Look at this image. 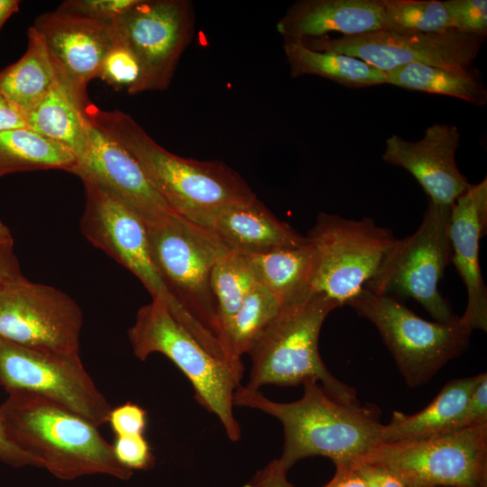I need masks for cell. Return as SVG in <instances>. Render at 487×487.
<instances>
[{
  "instance_id": "12",
  "label": "cell",
  "mask_w": 487,
  "mask_h": 487,
  "mask_svg": "<svg viewBox=\"0 0 487 487\" xmlns=\"http://www.w3.org/2000/svg\"><path fill=\"white\" fill-rule=\"evenodd\" d=\"M83 325L78 303L22 273L0 286V338L42 352L78 354Z\"/></svg>"
},
{
  "instance_id": "13",
  "label": "cell",
  "mask_w": 487,
  "mask_h": 487,
  "mask_svg": "<svg viewBox=\"0 0 487 487\" xmlns=\"http://www.w3.org/2000/svg\"><path fill=\"white\" fill-rule=\"evenodd\" d=\"M486 37L448 29L430 33L379 30L363 34L299 40L306 47L359 59L381 71L421 63L456 71L473 68Z\"/></svg>"
},
{
  "instance_id": "26",
  "label": "cell",
  "mask_w": 487,
  "mask_h": 487,
  "mask_svg": "<svg viewBox=\"0 0 487 487\" xmlns=\"http://www.w3.org/2000/svg\"><path fill=\"white\" fill-rule=\"evenodd\" d=\"M283 50L292 78L314 75L351 88L385 84L384 71L359 59L314 51L296 39H284Z\"/></svg>"
},
{
  "instance_id": "25",
  "label": "cell",
  "mask_w": 487,
  "mask_h": 487,
  "mask_svg": "<svg viewBox=\"0 0 487 487\" xmlns=\"http://www.w3.org/2000/svg\"><path fill=\"white\" fill-rule=\"evenodd\" d=\"M23 55L0 70V88L23 119L47 94L58 77L57 69L48 49L31 26Z\"/></svg>"
},
{
  "instance_id": "19",
  "label": "cell",
  "mask_w": 487,
  "mask_h": 487,
  "mask_svg": "<svg viewBox=\"0 0 487 487\" xmlns=\"http://www.w3.org/2000/svg\"><path fill=\"white\" fill-rule=\"evenodd\" d=\"M487 227V179L470 184L451 207L449 236L454 263L467 292L459 320L469 330H487V289L479 262V241Z\"/></svg>"
},
{
  "instance_id": "40",
  "label": "cell",
  "mask_w": 487,
  "mask_h": 487,
  "mask_svg": "<svg viewBox=\"0 0 487 487\" xmlns=\"http://www.w3.org/2000/svg\"><path fill=\"white\" fill-rule=\"evenodd\" d=\"M287 473L280 460L275 459L258 472L249 487H294L289 482Z\"/></svg>"
},
{
  "instance_id": "45",
  "label": "cell",
  "mask_w": 487,
  "mask_h": 487,
  "mask_svg": "<svg viewBox=\"0 0 487 487\" xmlns=\"http://www.w3.org/2000/svg\"><path fill=\"white\" fill-rule=\"evenodd\" d=\"M14 238L10 228L0 219V253L13 250Z\"/></svg>"
},
{
  "instance_id": "35",
  "label": "cell",
  "mask_w": 487,
  "mask_h": 487,
  "mask_svg": "<svg viewBox=\"0 0 487 487\" xmlns=\"http://www.w3.org/2000/svg\"><path fill=\"white\" fill-rule=\"evenodd\" d=\"M112 448L116 460L131 471L149 469L153 464L150 445L143 435L116 436Z\"/></svg>"
},
{
  "instance_id": "6",
  "label": "cell",
  "mask_w": 487,
  "mask_h": 487,
  "mask_svg": "<svg viewBox=\"0 0 487 487\" xmlns=\"http://www.w3.org/2000/svg\"><path fill=\"white\" fill-rule=\"evenodd\" d=\"M128 337L133 354L141 361L153 353L168 357L191 383L197 401L218 418L227 437L234 442L240 439L234 396L241 380L204 348L160 299L139 308Z\"/></svg>"
},
{
  "instance_id": "14",
  "label": "cell",
  "mask_w": 487,
  "mask_h": 487,
  "mask_svg": "<svg viewBox=\"0 0 487 487\" xmlns=\"http://www.w3.org/2000/svg\"><path fill=\"white\" fill-rule=\"evenodd\" d=\"M194 5L189 0H140L114 24L117 36L136 55L141 74L127 93L164 91L195 31Z\"/></svg>"
},
{
  "instance_id": "2",
  "label": "cell",
  "mask_w": 487,
  "mask_h": 487,
  "mask_svg": "<svg viewBox=\"0 0 487 487\" xmlns=\"http://www.w3.org/2000/svg\"><path fill=\"white\" fill-rule=\"evenodd\" d=\"M87 121L130 152L169 206L187 220L209 229L222 208L256 197L234 170L220 161L173 154L157 143L129 115L102 110L91 102Z\"/></svg>"
},
{
  "instance_id": "32",
  "label": "cell",
  "mask_w": 487,
  "mask_h": 487,
  "mask_svg": "<svg viewBox=\"0 0 487 487\" xmlns=\"http://www.w3.org/2000/svg\"><path fill=\"white\" fill-rule=\"evenodd\" d=\"M141 74L138 59L132 49L117 36V41L106 55L98 77L116 89L127 91L138 81Z\"/></svg>"
},
{
  "instance_id": "22",
  "label": "cell",
  "mask_w": 487,
  "mask_h": 487,
  "mask_svg": "<svg viewBox=\"0 0 487 487\" xmlns=\"http://www.w3.org/2000/svg\"><path fill=\"white\" fill-rule=\"evenodd\" d=\"M88 103L80 99L58 72L52 87L25 115L24 122L31 130L68 148L78 161L89 146V123L84 113Z\"/></svg>"
},
{
  "instance_id": "1",
  "label": "cell",
  "mask_w": 487,
  "mask_h": 487,
  "mask_svg": "<svg viewBox=\"0 0 487 487\" xmlns=\"http://www.w3.org/2000/svg\"><path fill=\"white\" fill-rule=\"evenodd\" d=\"M150 253L173 303L170 315L242 381L223 337L211 272L227 248L212 232L175 211L146 225Z\"/></svg>"
},
{
  "instance_id": "3",
  "label": "cell",
  "mask_w": 487,
  "mask_h": 487,
  "mask_svg": "<svg viewBox=\"0 0 487 487\" xmlns=\"http://www.w3.org/2000/svg\"><path fill=\"white\" fill-rule=\"evenodd\" d=\"M302 384V397L292 402L272 400L260 390L242 385L234 396V406L260 410L281 423L284 444L280 460L288 471L315 455L330 458L335 466L350 464L381 442L383 424L375 406L337 401L316 379Z\"/></svg>"
},
{
  "instance_id": "31",
  "label": "cell",
  "mask_w": 487,
  "mask_h": 487,
  "mask_svg": "<svg viewBox=\"0 0 487 487\" xmlns=\"http://www.w3.org/2000/svg\"><path fill=\"white\" fill-rule=\"evenodd\" d=\"M383 31L430 33L451 29L444 1L381 0Z\"/></svg>"
},
{
  "instance_id": "41",
  "label": "cell",
  "mask_w": 487,
  "mask_h": 487,
  "mask_svg": "<svg viewBox=\"0 0 487 487\" xmlns=\"http://www.w3.org/2000/svg\"><path fill=\"white\" fill-rule=\"evenodd\" d=\"M324 487H366L350 464L336 465L334 477Z\"/></svg>"
},
{
  "instance_id": "38",
  "label": "cell",
  "mask_w": 487,
  "mask_h": 487,
  "mask_svg": "<svg viewBox=\"0 0 487 487\" xmlns=\"http://www.w3.org/2000/svg\"><path fill=\"white\" fill-rule=\"evenodd\" d=\"M351 465L366 487H409L395 473L381 465L360 460L354 461Z\"/></svg>"
},
{
  "instance_id": "8",
  "label": "cell",
  "mask_w": 487,
  "mask_h": 487,
  "mask_svg": "<svg viewBox=\"0 0 487 487\" xmlns=\"http://www.w3.org/2000/svg\"><path fill=\"white\" fill-rule=\"evenodd\" d=\"M357 460L389 469L409 487H487V423L381 442Z\"/></svg>"
},
{
  "instance_id": "30",
  "label": "cell",
  "mask_w": 487,
  "mask_h": 487,
  "mask_svg": "<svg viewBox=\"0 0 487 487\" xmlns=\"http://www.w3.org/2000/svg\"><path fill=\"white\" fill-rule=\"evenodd\" d=\"M282 305L263 285L255 283L234 317L227 332L226 341L233 356L242 362L260 339Z\"/></svg>"
},
{
  "instance_id": "27",
  "label": "cell",
  "mask_w": 487,
  "mask_h": 487,
  "mask_svg": "<svg viewBox=\"0 0 487 487\" xmlns=\"http://www.w3.org/2000/svg\"><path fill=\"white\" fill-rule=\"evenodd\" d=\"M75 154L28 127L0 131V178L24 171L62 170L73 173Z\"/></svg>"
},
{
  "instance_id": "10",
  "label": "cell",
  "mask_w": 487,
  "mask_h": 487,
  "mask_svg": "<svg viewBox=\"0 0 487 487\" xmlns=\"http://www.w3.org/2000/svg\"><path fill=\"white\" fill-rule=\"evenodd\" d=\"M451 207L428 199L418 228L397 240L381 270L364 289L391 297L412 298L435 321L454 320L456 316L438 289L452 259Z\"/></svg>"
},
{
  "instance_id": "33",
  "label": "cell",
  "mask_w": 487,
  "mask_h": 487,
  "mask_svg": "<svg viewBox=\"0 0 487 487\" xmlns=\"http://www.w3.org/2000/svg\"><path fill=\"white\" fill-rule=\"evenodd\" d=\"M140 0H67L57 11L90 20L115 23L131 11Z\"/></svg>"
},
{
  "instance_id": "37",
  "label": "cell",
  "mask_w": 487,
  "mask_h": 487,
  "mask_svg": "<svg viewBox=\"0 0 487 487\" xmlns=\"http://www.w3.org/2000/svg\"><path fill=\"white\" fill-rule=\"evenodd\" d=\"M487 423V376L471 394L454 430Z\"/></svg>"
},
{
  "instance_id": "34",
  "label": "cell",
  "mask_w": 487,
  "mask_h": 487,
  "mask_svg": "<svg viewBox=\"0 0 487 487\" xmlns=\"http://www.w3.org/2000/svg\"><path fill=\"white\" fill-rule=\"evenodd\" d=\"M444 4L453 29L487 36L486 0H447Z\"/></svg>"
},
{
  "instance_id": "44",
  "label": "cell",
  "mask_w": 487,
  "mask_h": 487,
  "mask_svg": "<svg viewBox=\"0 0 487 487\" xmlns=\"http://www.w3.org/2000/svg\"><path fill=\"white\" fill-rule=\"evenodd\" d=\"M21 1L0 0V31L5 22L19 11Z\"/></svg>"
},
{
  "instance_id": "18",
  "label": "cell",
  "mask_w": 487,
  "mask_h": 487,
  "mask_svg": "<svg viewBox=\"0 0 487 487\" xmlns=\"http://www.w3.org/2000/svg\"><path fill=\"white\" fill-rule=\"evenodd\" d=\"M89 123V122H88ZM73 174L106 189L145 224L174 211L154 188L134 157L89 123V146Z\"/></svg>"
},
{
  "instance_id": "36",
  "label": "cell",
  "mask_w": 487,
  "mask_h": 487,
  "mask_svg": "<svg viewBox=\"0 0 487 487\" xmlns=\"http://www.w3.org/2000/svg\"><path fill=\"white\" fill-rule=\"evenodd\" d=\"M107 422L115 436L143 435L147 413L139 405L127 401L111 409Z\"/></svg>"
},
{
  "instance_id": "4",
  "label": "cell",
  "mask_w": 487,
  "mask_h": 487,
  "mask_svg": "<svg viewBox=\"0 0 487 487\" xmlns=\"http://www.w3.org/2000/svg\"><path fill=\"white\" fill-rule=\"evenodd\" d=\"M0 418L8 438L60 480L92 474L128 480L133 474L96 426L46 400L9 394Z\"/></svg>"
},
{
  "instance_id": "29",
  "label": "cell",
  "mask_w": 487,
  "mask_h": 487,
  "mask_svg": "<svg viewBox=\"0 0 487 487\" xmlns=\"http://www.w3.org/2000/svg\"><path fill=\"white\" fill-rule=\"evenodd\" d=\"M210 280L225 346L234 360L243 363L231 354L226 335L244 298L257 283L246 255L229 249L216 262Z\"/></svg>"
},
{
  "instance_id": "11",
  "label": "cell",
  "mask_w": 487,
  "mask_h": 487,
  "mask_svg": "<svg viewBox=\"0 0 487 487\" xmlns=\"http://www.w3.org/2000/svg\"><path fill=\"white\" fill-rule=\"evenodd\" d=\"M0 385L9 394L46 400L98 427L112 409L85 370L79 354L26 348L0 338Z\"/></svg>"
},
{
  "instance_id": "43",
  "label": "cell",
  "mask_w": 487,
  "mask_h": 487,
  "mask_svg": "<svg viewBox=\"0 0 487 487\" xmlns=\"http://www.w3.org/2000/svg\"><path fill=\"white\" fill-rule=\"evenodd\" d=\"M21 273L18 259L13 250L0 253V286Z\"/></svg>"
},
{
  "instance_id": "42",
  "label": "cell",
  "mask_w": 487,
  "mask_h": 487,
  "mask_svg": "<svg viewBox=\"0 0 487 487\" xmlns=\"http://www.w3.org/2000/svg\"><path fill=\"white\" fill-rule=\"evenodd\" d=\"M27 127L23 115L8 101L0 88V131Z\"/></svg>"
},
{
  "instance_id": "23",
  "label": "cell",
  "mask_w": 487,
  "mask_h": 487,
  "mask_svg": "<svg viewBox=\"0 0 487 487\" xmlns=\"http://www.w3.org/2000/svg\"><path fill=\"white\" fill-rule=\"evenodd\" d=\"M486 376L482 372L450 381L426 408L415 414L393 411L389 423L382 427L381 442L427 437L454 430L471 394Z\"/></svg>"
},
{
  "instance_id": "17",
  "label": "cell",
  "mask_w": 487,
  "mask_h": 487,
  "mask_svg": "<svg viewBox=\"0 0 487 487\" xmlns=\"http://www.w3.org/2000/svg\"><path fill=\"white\" fill-rule=\"evenodd\" d=\"M460 138L456 126L434 124L416 142L391 135L386 140L381 158L385 162L409 171L429 200L453 207L470 185L456 165L455 152Z\"/></svg>"
},
{
  "instance_id": "15",
  "label": "cell",
  "mask_w": 487,
  "mask_h": 487,
  "mask_svg": "<svg viewBox=\"0 0 487 487\" xmlns=\"http://www.w3.org/2000/svg\"><path fill=\"white\" fill-rule=\"evenodd\" d=\"M81 180L86 195L80 220L84 236L135 275L152 299H160L170 312L173 303L152 262L143 221L95 181Z\"/></svg>"
},
{
  "instance_id": "16",
  "label": "cell",
  "mask_w": 487,
  "mask_h": 487,
  "mask_svg": "<svg viewBox=\"0 0 487 487\" xmlns=\"http://www.w3.org/2000/svg\"><path fill=\"white\" fill-rule=\"evenodd\" d=\"M32 26L42 38L59 74L80 99L90 101L87 85L98 77L106 55L117 41L115 24L55 10L38 16Z\"/></svg>"
},
{
  "instance_id": "24",
  "label": "cell",
  "mask_w": 487,
  "mask_h": 487,
  "mask_svg": "<svg viewBox=\"0 0 487 487\" xmlns=\"http://www.w3.org/2000/svg\"><path fill=\"white\" fill-rule=\"evenodd\" d=\"M245 255L256 282L266 287L282 306L312 292L317 252L308 238L300 246Z\"/></svg>"
},
{
  "instance_id": "39",
  "label": "cell",
  "mask_w": 487,
  "mask_h": 487,
  "mask_svg": "<svg viewBox=\"0 0 487 487\" xmlns=\"http://www.w3.org/2000/svg\"><path fill=\"white\" fill-rule=\"evenodd\" d=\"M0 461L13 467L36 466L42 468L41 462L15 446L6 436L0 418Z\"/></svg>"
},
{
  "instance_id": "9",
  "label": "cell",
  "mask_w": 487,
  "mask_h": 487,
  "mask_svg": "<svg viewBox=\"0 0 487 487\" xmlns=\"http://www.w3.org/2000/svg\"><path fill=\"white\" fill-rule=\"evenodd\" d=\"M307 237L317 252L311 291L339 307L374 279L398 240L370 217L355 220L324 212L317 215Z\"/></svg>"
},
{
  "instance_id": "21",
  "label": "cell",
  "mask_w": 487,
  "mask_h": 487,
  "mask_svg": "<svg viewBox=\"0 0 487 487\" xmlns=\"http://www.w3.org/2000/svg\"><path fill=\"white\" fill-rule=\"evenodd\" d=\"M227 248L258 254L300 246L308 237L278 219L257 198L219 210L209 229Z\"/></svg>"
},
{
  "instance_id": "20",
  "label": "cell",
  "mask_w": 487,
  "mask_h": 487,
  "mask_svg": "<svg viewBox=\"0 0 487 487\" xmlns=\"http://www.w3.org/2000/svg\"><path fill=\"white\" fill-rule=\"evenodd\" d=\"M381 0H299L277 23L283 39L319 38L328 32L342 36L381 30Z\"/></svg>"
},
{
  "instance_id": "5",
  "label": "cell",
  "mask_w": 487,
  "mask_h": 487,
  "mask_svg": "<svg viewBox=\"0 0 487 487\" xmlns=\"http://www.w3.org/2000/svg\"><path fill=\"white\" fill-rule=\"evenodd\" d=\"M336 308L335 301L316 292L283 305L247 354L252 365L245 387L292 386L312 378L337 401L357 403L355 390L328 371L318 350L322 325Z\"/></svg>"
},
{
  "instance_id": "28",
  "label": "cell",
  "mask_w": 487,
  "mask_h": 487,
  "mask_svg": "<svg viewBox=\"0 0 487 487\" xmlns=\"http://www.w3.org/2000/svg\"><path fill=\"white\" fill-rule=\"evenodd\" d=\"M385 84L412 91L456 97L474 106L487 103V89L476 68L456 71L409 63L385 72Z\"/></svg>"
},
{
  "instance_id": "7",
  "label": "cell",
  "mask_w": 487,
  "mask_h": 487,
  "mask_svg": "<svg viewBox=\"0 0 487 487\" xmlns=\"http://www.w3.org/2000/svg\"><path fill=\"white\" fill-rule=\"evenodd\" d=\"M347 305L376 326L410 388L428 382L469 345L472 331L459 317L449 323L430 322L394 297L366 289Z\"/></svg>"
}]
</instances>
